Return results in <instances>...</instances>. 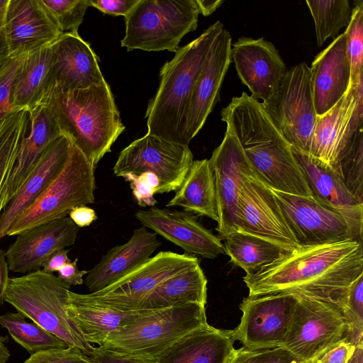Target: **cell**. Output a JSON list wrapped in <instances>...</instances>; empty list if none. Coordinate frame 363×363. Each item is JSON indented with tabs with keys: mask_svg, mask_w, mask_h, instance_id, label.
<instances>
[{
	"mask_svg": "<svg viewBox=\"0 0 363 363\" xmlns=\"http://www.w3.org/2000/svg\"><path fill=\"white\" fill-rule=\"evenodd\" d=\"M363 274L362 242L347 240L298 247L246 273L250 296L292 294L345 306L352 283Z\"/></svg>",
	"mask_w": 363,
	"mask_h": 363,
	"instance_id": "6da1fadb",
	"label": "cell"
},
{
	"mask_svg": "<svg viewBox=\"0 0 363 363\" xmlns=\"http://www.w3.org/2000/svg\"><path fill=\"white\" fill-rule=\"evenodd\" d=\"M238 138L255 177L272 190L311 196L291 146L275 127L261 102L242 92L220 112Z\"/></svg>",
	"mask_w": 363,
	"mask_h": 363,
	"instance_id": "7a4b0ae2",
	"label": "cell"
},
{
	"mask_svg": "<svg viewBox=\"0 0 363 363\" xmlns=\"http://www.w3.org/2000/svg\"><path fill=\"white\" fill-rule=\"evenodd\" d=\"M40 104L48 108L61 133L94 168L125 130L106 82L84 89L52 91Z\"/></svg>",
	"mask_w": 363,
	"mask_h": 363,
	"instance_id": "3957f363",
	"label": "cell"
},
{
	"mask_svg": "<svg viewBox=\"0 0 363 363\" xmlns=\"http://www.w3.org/2000/svg\"><path fill=\"white\" fill-rule=\"evenodd\" d=\"M223 28L220 21L215 22L197 38L179 48L162 66L159 87L147 107V134L183 144L181 123L186 105L211 46Z\"/></svg>",
	"mask_w": 363,
	"mask_h": 363,
	"instance_id": "277c9868",
	"label": "cell"
},
{
	"mask_svg": "<svg viewBox=\"0 0 363 363\" xmlns=\"http://www.w3.org/2000/svg\"><path fill=\"white\" fill-rule=\"evenodd\" d=\"M208 324L205 306L198 303L143 310L97 347L120 357L156 363L176 342Z\"/></svg>",
	"mask_w": 363,
	"mask_h": 363,
	"instance_id": "5b68a950",
	"label": "cell"
},
{
	"mask_svg": "<svg viewBox=\"0 0 363 363\" xmlns=\"http://www.w3.org/2000/svg\"><path fill=\"white\" fill-rule=\"evenodd\" d=\"M69 286L42 269L9 278L4 301L45 330L91 357L94 346L67 312Z\"/></svg>",
	"mask_w": 363,
	"mask_h": 363,
	"instance_id": "8992f818",
	"label": "cell"
},
{
	"mask_svg": "<svg viewBox=\"0 0 363 363\" xmlns=\"http://www.w3.org/2000/svg\"><path fill=\"white\" fill-rule=\"evenodd\" d=\"M199 14L196 0H140L124 17L121 47L175 52L184 35L196 29Z\"/></svg>",
	"mask_w": 363,
	"mask_h": 363,
	"instance_id": "52a82bcc",
	"label": "cell"
},
{
	"mask_svg": "<svg viewBox=\"0 0 363 363\" xmlns=\"http://www.w3.org/2000/svg\"><path fill=\"white\" fill-rule=\"evenodd\" d=\"M94 167L71 144L67 161L44 191L11 225L6 236L65 218L71 210L93 203L96 189Z\"/></svg>",
	"mask_w": 363,
	"mask_h": 363,
	"instance_id": "ba28073f",
	"label": "cell"
},
{
	"mask_svg": "<svg viewBox=\"0 0 363 363\" xmlns=\"http://www.w3.org/2000/svg\"><path fill=\"white\" fill-rule=\"evenodd\" d=\"M261 104L290 145L309 155L317 113L306 63L287 69L276 91Z\"/></svg>",
	"mask_w": 363,
	"mask_h": 363,
	"instance_id": "9c48e42d",
	"label": "cell"
},
{
	"mask_svg": "<svg viewBox=\"0 0 363 363\" xmlns=\"http://www.w3.org/2000/svg\"><path fill=\"white\" fill-rule=\"evenodd\" d=\"M198 264L194 255L162 251L99 291L73 294L85 302L121 311H138L163 281Z\"/></svg>",
	"mask_w": 363,
	"mask_h": 363,
	"instance_id": "30bf717a",
	"label": "cell"
},
{
	"mask_svg": "<svg viewBox=\"0 0 363 363\" xmlns=\"http://www.w3.org/2000/svg\"><path fill=\"white\" fill-rule=\"evenodd\" d=\"M193 161L188 145L146 134L120 152L113 173L123 177L152 172L160 180L157 194L169 193L179 188Z\"/></svg>",
	"mask_w": 363,
	"mask_h": 363,
	"instance_id": "8fae6325",
	"label": "cell"
},
{
	"mask_svg": "<svg viewBox=\"0 0 363 363\" xmlns=\"http://www.w3.org/2000/svg\"><path fill=\"white\" fill-rule=\"evenodd\" d=\"M346 332L342 309L333 303L298 297L283 345L302 363H314Z\"/></svg>",
	"mask_w": 363,
	"mask_h": 363,
	"instance_id": "7c38bea8",
	"label": "cell"
},
{
	"mask_svg": "<svg viewBox=\"0 0 363 363\" xmlns=\"http://www.w3.org/2000/svg\"><path fill=\"white\" fill-rule=\"evenodd\" d=\"M298 297L292 294L248 296L239 306L242 315L233 338L249 350L283 347Z\"/></svg>",
	"mask_w": 363,
	"mask_h": 363,
	"instance_id": "4fadbf2b",
	"label": "cell"
},
{
	"mask_svg": "<svg viewBox=\"0 0 363 363\" xmlns=\"http://www.w3.org/2000/svg\"><path fill=\"white\" fill-rule=\"evenodd\" d=\"M272 191L298 246L356 240L345 218L322 205L311 196Z\"/></svg>",
	"mask_w": 363,
	"mask_h": 363,
	"instance_id": "5bb4252c",
	"label": "cell"
},
{
	"mask_svg": "<svg viewBox=\"0 0 363 363\" xmlns=\"http://www.w3.org/2000/svg\"><path fill=\"white\" fill-rule=\"evenodd\" d=\"M363 125V79L317 116L309 155L333 167Z\"/></svg>",
	"mask_w": 363,
	"mask_h": 363,
	"instance_id": "9a60e30c",
	"label": "cell"
},
{
	"mask_svg": "<svg viewBox=\"0 0 363 363\" xmlns=\"http://www.w3.org/2000/svg\"><path fill=\"white\" fill-rule=\"evenodd\" d=\"M237 230L275 242L287 250L298 246L272 190L252 169L245 174L237 206Z\"/></svg>",
	"mask_w": 363,
	"mask_h": 363,
	"instance_id": "2e32d148",
	"label": "cell"
},
{
	"mask_svg": "<svg viewBox=\"0 0 363 363\" xmlns=\"http://www.w3.org/2000/svg\"><path fill=\"white\" fill-rule=\"evenodd\" d=\"M230 34L224 28L211 46L186 105L181 123L184 145L189 146L220 100L221 85L232 60Z\"/></svg>",
	"mask_w": 363,
	"mask_h": 363,
	"instance_id": "e0dca14e",
	"label": "cell"
},
{
	"mask_svg": "<svg viewBox=\"0 0 363 363\" xmlns=\"http://www.w3.org/2000/svg\"><path fill=\"white\" fill-rule=\"evenodd\" d=\"M209 163L212 169L218 215L216 230L220 239L237 230V206L244 176L252 169L240 144L227 125L220 145L213 152Z\"/></svg>",
	"mask_w": 363,
	"mask_h": 363,
	"instance_id": "ac0fdd59",
	"label": "cell"
},
{
	"mask_svg": "<svg viewBox=\"0 0 363 363\" xmlns=\"http://www.w3.org/2000/svg\"><path fill=\"white\" fill-rule=\"evenodd\" d=\"M143 226L175 244L188 254L214 259L225 253L220 239L187 211H179L155 206L135 213Z\"/></svg>",
	"mask_w": 363,
	"mask_h": 363,
	"instance_id": "d6986e66",
	"label": "cell"
},
{
	"mask_svg": "<svg viewBox=\"0 0 363 363\" xmlns=\"http://www.w3.org/2000/svg\"><path fill=\"white\" fill-rule=\"evenodd\" d=\"M231 59L251 96L262 101L276 91L287 71L279 51L263 38H240L232 44Z\"/></svg>",
	"mask_w": 363,
	"mask_h": 363,
	"instance_id": "ffe728a7",
	"label": "cell"
},
{
	"mask_svg": "<svg viewBox=\"0 0 363 363\" xmlns=\"http://www.w3.org/2000/svg\"><path fill=\"white\" fill-rule=\"evenodd\" d=\"M291 150L303 173L311 197L341 214L355 240L362 242L363 204L350 194L331 166L292 146Z\"/></svg>",
	"mask_w": 363,
	"mask_h": 363,
	"instance_id": "44dd1931",
	"label": "cell"
},
{
	"mask_svg": "<svg viewBox=\"0 0 363 363\" xmlns=\"http://www.w3.org/2000/svg\"><path fill=\"white\" fill-rule=\"evenodd\" d=\"M50 46L51 89L49 93L84 89L106 82L96 55L78 33L61 34Z\"/></svg>",
	"mask_w": 363,
	"mask_h": 363,
	"instance_id": "7402d4cb",
	"label": "cell"
},
{
	"mask_svg": "<svg viewBox=\"0 0 363 363\" xmlns=\"http://www.w3.org/2000/svg\"><path fill=\"white\" fill-rule=\"evenodd\" d=\"M79 228L67 216L20 233L5 252L9 269L18 273L39 270L51 254L74 244Z\"/></svg>",
	"mask_w": 363,
	"mask_h": 363,
	"instance_id": "603a6c76",
	"label": "cell"
},
{
	"mask_svg": "<svg viewBox=\"0 0 363 363\" xmlns=\"http://www.w3.org/2000/svg\"><path fill=\"white\" fill-rule=\"evenodd\" d=\"M6 33L9 55L49 46L62 34L40 0H9Z\"/></svg>",
	"mask_w": 363,
	"mask_h": 363,
	"instance_id": "cb8c5ba5",
	"label": "cell"
},
{
	"mask_svg": "<svg viewBox=\"0 0 363 363\" xmlns=\"http://www.w3.org/2000/svg\"><path fill=\"white\" fill-rule=\"evenodd\" d=\"M317 116L330 110L346 93L350 82L346 32L318 54L309 67Z\"/></svg>",
	"mask_w": 363,
	"mask_h": 363,
	"instance_id": "d4e9b609",
	"label": "cell"
},
{
	"mask_svg": "<svg viewBox=\"0 0 363 363\" xmlns=\"http://www.w3.org/2000/svg\"><path fill=\"white\" fill-rule=\"evenodd\" d=\"M160 245L157 234L146 227L135 229L127 242L111 248L88 271L86 286L93 293L111 284L150 258Z\"/></svg>",
	"mask_w": 363,
	"mask_h": 363,
	"instance_id": "484cf974",
	"label": "cell"
},
{
	"mask_svg": "<svg viewBox=\"0 0 363 363\" xmlns=\"http://www.w3.org/2000/svg\"><path fill=\"white\" fill-rule=\"evenodd\" d=\"M71 143L63 135L47 149L0 216V240L13 223L38 198L64 167Z\"/></svg>",
	"mask_w": 363,
	"mask_h": 363,
	"instance_id": "4316f807",
	"label": "cell"
},
{
	"mask_svg": "<svg viewBox=\"0 0 363 363\" xmlns=\"http://www.w3.org/2000/svg\"><path fill=\"white\" fill-rule=\"evenodd\" d=\"M29 111L30 129L23 139L4 198V208L15 196L49 146L60 136V128L48 108L38 104Z\"/></svg>",
	"mask_w": 363,
	"mask_h": 363,
	"instance_id": "83f0119b",
	"label": "cell"
},
{
	"mask_svg": "<svg viewBox=\"0 0 363 363\" xmlns=\"http://www.w3.org/2000/svg\"><path fill=\"white\" fill-rule=\"evenodd\" d=\"M234 343L231 330L208 324L176 342L156 363H229Z\"/></svg>",
	"mask_w": 363,
	"mask_h": 363,
	"instance_id": "f1b7e54d",
	"label": "cell"
},
{
	"mask_svg": "<svg viewBox=\"0 0 363 363\" xmlns=\"http://www.w3.org/2000/svg\"><path fill=\"white\" fill-rule=\"evenodd\" d=\"M68 315L91 345H101L111 335L119 331L143 310L121 311L77 298L69 291L66 306Z\"/></svg>",
	"mask_w": 363,
	"mask_h": 363,
	"instance_id": "f546056e",
	"label": "cell"
},
{
	"mask_svg": "<svg viewBox=\"0 0 363 363\" xmlns=\"http://www.w3.org/2000/svg\"><path fill=\"white\" fill-rule=\"evenodd\" d=\"M50 45L28 53L13 84L11 106L13 110L23 108L29 111L33 108L50 91Z\"/></svg>",
	"mask_w": 363,
	"mask_h": 363,
	"instance_id": "4dcf8cb0",
	"label": "cell"
},
{
	"mask_svg": "<svg viewBox=\"0 0 363 363\" xmlns=\"http://www.w3.org/2000/svg\"><path fill=\"white\" fill-rule=\"evenodd\" d=\"M166 206H179L185 211L218 222L215 183L208 160L193 161L181 186Z\"/></svg>",
	"mask_w": 363,
	"mask_h": 363,
	"instance_id": "1f68e13d",
	"label": "cell"
},
{
	"mask_svg": "<svg viewBox=\"0 0 363 363\" xmlns=\"http://www.w3.org/2000/svg\"><path fill=\"white\" fill-rule=\"evenodd\" d=\"M207 279L199 264L160 284L143 302L139 310H159L198 303L206 306Z\"/></svg>",
	"mask_w": 363,
	"mask_h": 363,
	"instance_id": "d6a6232c",
	"label": "cell"
},
{
	"mask_svg": "<svg viewBox=\"0 0 363 363\" xmlns=\"http://www.w3.org/2000/svg\"><path fill=\"white\" fill-rule=\"evenodd\" d=\"M224 240L225 253L235 265L241 267L246 273L269 264L291 250L239 230L230 232Z\"/></svg>",
	"mask_w": 363,
	"mask_h": 363,
	"instance_id": "836d02e7",
	"label": "cell"
},
{
	"mask_svg": "<svg viewBox=\"0 0 363 363\" xmlns=\"http://www.w3.org/2000/svg\"><path fill=\"white\" fill-rule=\"evenodd\" d=\"M29 129V111L23 108L11 112L0 123V216L21 142Z\"/></svg>",
	"mask_w": 363,
	"mask_h": 363,
	"instance_id": "e575fe53",
	"label": "cell"
},
{
	"mask_svg": "<svg viewBox=\"0 0 363 363\" xmlns=\"http://www.w3.org/2000/svg\"><path fill=\"white\" fill-rule=\"evenodd\" d=\"M19 312L0 315V325L8 330L13 340L30 355L51 349L67 347V345L35 322H27Z\"/></svg>",
	"mask_w": 363,
	"mask_h": 363,
	"instance_id": "d590c367",
	"label": "cell"
},
{
	"mask_svg": "<svg viewBox=\"0 0 363 363\" xmlns=\"http://www.w3.org/2000/svg\"><path fill=\"white\" fill-rule=\"evenodd\" d=\"M314 21L317 44L321 47L329 38L333 40L350 23L352 7L348 0H306Z\"/></svg>",
	"mask_w": 363,
	"mask_h": 363,
	"instance_id": "8d00e7d4",
	"label": "cell"
},
{
	"mask_svg": "<svg viewBox=\"0 0 363 363\" xmlns=\"http://www.w3.org/2000/svg\"><path fill=\"white\" fill-rule=\"evenodd\" d=\"M363 129L359 128L333 167L345 186L363 204Z\"/></svg>",
	"mask_w": 363,
	"mask_h": 363,
	"instance_id": "74e56055",
	"label": "cell"
},
{
	"mask_svg": "<svg viewBox=\"0 0 363 363\" xmlns=\"http://www.w3.org/2000/svg\"><path fill=\"white\" fill-rule=\"evenodd\" d=\"M350 67V85L363 79V1H354L351 18L345 30Z\"/></svg>",
	"mask_w": 363,
	"mask_h": 363,
	"instance_id": "f35d334b",
	"label": "cell"
},
{
	"mask_svg": "<svg viewBox=\"0 0 363 363\" xmlns=\"http://www.w3.org/2000/svg\"><path fill=\"white\" fill-rule=\"evenodd\" d=\"M345 337L357 347L363 346V274L350 285L342 308Z\"/></svg>",
	"mask_w": 363,
	"mask_h": 363,
	"instance_id": "ab89813d",
	"label": "cell"
},
{
	"mask_svg": "<svg viewBox=\"0 0 363 363\" xmlns=\"http://www.w3.org/2000/svg\"><path fill=\"white\" fill-rule=\"evenodd\" d=\"M62 34L77 33L84 14L90 7L89 0H40Z\"/></svg>",
	"mask_w": 363,
	"mask_h": 363,
	"instance_id": "60d3db41",
	"label": "cell"
},
{
	"mask_svg": "<svg viewBox=\"0 0 363 363\" xmlns=\"http://www.w3.org/2000/svg\"><path fill=\"white\" fill-rule=\"evenodd\" d=\"M28 53L5 55L0 57V123L14 110L11 91L15 78L21 70Z\"/></svg>",
	"mask_w": 363,
	"mask_h": 363,
	"instance_id": "b9f144b4",
	"label": "cell"
},
{
	"mask_svg": "<svg viewBox=\"0 0 363 363\" xmlns=\"http://www.w3.org/2000/svg\"><path fill=\"white\" fill-rule=\"evenodd\" d=\"M229 363H302L284 347L249 350L235 349Z\"/></svg>",
	"mask_w": 363,
	"mask_h": 363,
	"instance_id": "7bdbcfd3",
	"label": "cell"
},
{
	"mask_svg": "<svg viewBox=\"0 0 363 363\" xmlns=\"http://www.w3.org/2000/svg\"><path fill=\"white\" fill-rule=\"evenodd\" d=\"M24 363H94L92 359L76 347L51 349L35 353Z\"/></svg>",
	"mask_w": 363,
	"mask_h": 363,
	"instance_id": "ee69618b",
	"label": "cell"
},
{
	"mask_svg": "<svg viewBox=\"0 0 363 363\" xmlns=\"http://www.w3.org/2000/svg\"><path fill=\"white\" fill-rule=\"evenodd\" d=\"M356 347L346 337L321 354L314 363H348Z\"/></svg>",
	"mask_w": 363,
	"mask_h": 363,
	"instance_id": "f6af8a7d",
	"label": "cell"
},
{
	"mask_svg": "<svg viewBox=\"0 0 363 363\" xmlns=\"http://www.w3.org/2000/svg\"><path fill=\"white\" fill-rule=\"evenodd\" d=\"M90 6L96 8L104 14L125 17L140 0H89Z\"/></svg>",
	"mask_w": 363,
	"mask_h": 363,
	"instance_id": "bcb514c9",
	"label": "cell"
},
{
	"mask_svg": "<svg viewBox=\"0 0 363 363\" xmlns=\"http://www.w3.org/2000/svg\"><path fill=\"white\" fill-rule=\"evenodd\" d=\"M122 177L130 182L133 196L140 206H155L157 201L154 198V194H156L154 189L142 182L138 175L128 174Z\"/></svg>",
	"mask_w": 363,
	"mask_h": 363,
	"instance_id": "7dc6e473",
	"label": "cell"
},
{
	"mask_svg": "<svg viewBox=\"0 0 363 363\" xmlns=\"http://www.w3.org/2000/svg\"><path fill=\"white\" fill-rule=\"evenodd\" d=\"M77 258L73 262L65 264L57 272V278L68 286L81 285L84 283L83 277L88 272L86 270H79L77 267Z\"/></svg>",
	"mask_w": 363,
	"mask_h": 363,
	"instance_id": "c3c4849f",
	"label": "cell"
},
{
	"mask_svg": "<svg viewBox=\"0 0 363 363\" xmlns=\"http://www.w3.org/2000/svg\"><path fill=\"white\" fill-rule=\"evenodd\" d=\"M69 217L79 228L89 226L97 219L95 211L86 206L74 208L69 212Z\"/></svg>",
	"mask_w": 363,
	"mask_h": 363,
	"instance_id": "681fc988",
	"label": "cell"
},
{
	"mask_svg": "<svg viewBox=\"0 0 363 363\" xmlns=\"http://www.w3.org/2000/svg\"><path fill=\"white\" fill-rule=\"evenodd\" d=\"M69 250L62 249L51 254L43 264V271L48 274L58 272L65 264L71 262L67 253Z\"/></svg>",
	"mask_w": 363,
	"mask_h": 363,
	"instance_id": "f907efd6",
	"label": "cell"
},
{
	"mask_svg": "<svg viewBox=\"0 0 363 363\" xmlns=\"http://www.w3.org/2000/svg\"><path fill=\"white\" fill-rule=\"evenodd\" d=\"M90 357L94 363H143L109 354L97 347H94Z\"/></svg>",
	"mask_w": 363,
	"mask_h": 363,
	"instance_id": "816d5d0a",
	"label": "cell"
},
{
	"mask_svg": "<svg viewBox=\"0 0 363 363\" xmlns=\"http://www.w3.org/2000/svg\"><path fill=\"white\" fill-rule=\"evenodd\" d=\"M9 0H0V57L8 54L6 14Z\"/></svg>",
	"mask_w": 363,
	"mask_h": 363,
	"instance_id": "f5cc1de1",
	"label": "cell"
},
{
	"mask_svg": "<svg viewBox=\"0 0 363 363\" xmlns=\"http://www.w3.org/2000/svg\"><path fill=\"white\" fill-rule=\"evenodd\" d=\"M9 270L5 252L0 249V306L5 301V293L9 280Z\"/></svg>",
	"mask_w": 363,
	"mask_h": 363,
	"instance_id": "db71d44e",
	"label": "cell"
},
{
	"mask_svg": "<svg viewBox=\"0 0 363 363\" xmlns=\"http://www.w3.org/2000/svg\"><path fill=\"white\" fill-rule=\"evenodd\" d=\"M199 13L207 16L213 13L223 3V0H196Z\"/></svg>",
	"mask_w": 363,
	"mask_h": 363,
	"instance_id": "11a10c76",
	"label": "cell"
},
{
	"mask_svg": "<svg viewBox=\"0 0 363 363\" xmlns=\"http://www.w3.org/2000/svg\"><path fill=\"white\" fill-rule=\"evenodd\" d=\"M138 176L142 182L150 186L157 194L160 186V180L156 174L150 172H145Z\"/></svg>",
	"mask_w": 363,
	"mask_h": 363,
	"instance_id": "9f6ffc18",
	"label": "cell"
},
{
	"mask_svg": "<svg viewBox=\"0 0 363 363\" xmlns=\"http://www.w3.org/2000/svg\"><path fill=\"white\" fill-rule=\"evenodd\" d=\"M7 340V336H0V363H6L10 357L9 351L5 345Z\"/></svg>",
	"mask_w": 363,
	"mask_h": 363,
	"instance_id": "6f0895ef",
	"label": "cell"
},
{
	"mask_svg": "<svg viewBox=\"0 0 363 363\" xmlns=\"http://www.w3.org/2000/svg\"><path fill=\"white\" fill-rule=\"evenodd\" d=\"M348 363H363V346L356 347Z\"/></svg>",
	"mask_w": 363,
	"mask_h": 363,
	"instance_id": "680465c9",
	"label": "cell"
}]
</instances>
